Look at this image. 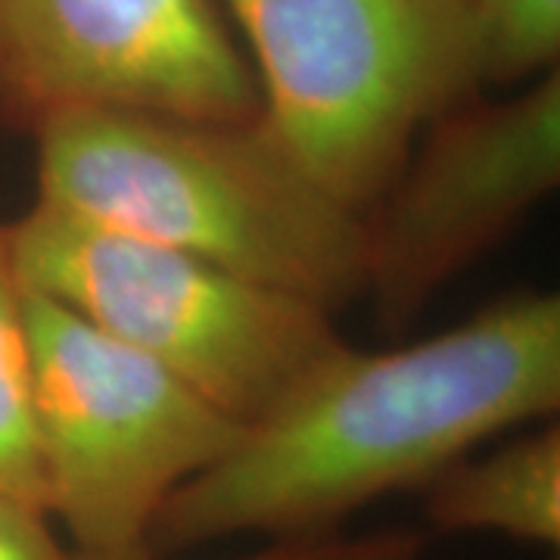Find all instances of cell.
<instances>
[{
	"instance_id": "12",
	"label": "cell",
	"mask_w": 560,
	"mask_h": 560,
	"mask_svg": "<svg viewBox=\"0 0 560 560\" xmlns=\"http://www.w3.org/2000/svg\"><path fill=\"white\" fill-rule=\"evenodd\" d=\"M50 511L35 501L0 492V560H75L50 529Z\"/></svg>"
},
{
	"instance_id": "5",
	"label": "cell",
	"mask_w": 560,
	"mask_h": 560,
	"mask_svg": "<svg viewBox=\"0 0 560 560\" xmlns=\"http://www.w3.org/2000/svg\"><path fill=\"white\" fill-rule=\"evenodd\" d=\"M28 337L47 511L69 529L79 558L147 545L165 499L231 452L246 427L32 290Z\"/></svg>"
},
{
	"instance_id": "7",
	"label": "cell",
	"mask_w": 560,
	"mask_h": 560,
	"mask_svg": "<svg viewBox=\"0 0 560 560\" xmlns=\"http://www.w3.org/2000/svg\"><path fill=\"white\" fill-rule=\"evenodd\" d=\"M94 109L256 119L259 84L219 0H0V125Z\"/></svg>"
},
{
	"instance_id": "3",
	"label": "cell",
	"mask_w": 560,
	"mask_h": 560,
	"mask_svg": "<svg viewBox=\"0 0 560 560\" xmlns=\"http://www.w3.org/2000/svg\"><path fill=\"white\" fill-rule=\"evenodd\" d=\"M10 243L32 293L162 364L241 427L346 349L318 302L47 200L10 221Z\"/></svg>"
},
{
	"instance_id": "11",
	"label": "cell",
	"mask_w": 560,
	"mask_h": 560,
	"mask_svg": "<svg viewBox=\"0 0 560 560\" xmlns=\"http://www.w3.org/2000/svg\"><path fill=\"white\" fill-rule=\"evenodd\" d=\"M420 539L415 533H374V536H296V539H275L253 555L234 560H420ZM75 560H165L150 545H138L119 555Z\"/></svg>"
},
{
	"instance_id": "10",
	"label": "cell",
	"mask_w": 560,
	"mask_h": 560,
	"mask_svg": "<svg viewBox=\"0 0 560 560\" xmlns=\"http://www.w3.org/2000/svg\"><path fill=\"white\" fill-rule=\"evenodd\" d=\"M477 38L482 84H517L558 69L560 0H460Z\"/></svg>"
},
{
	"instance_id": "8",
	"label": "cell",
	"mask_w": 560,
	"mask_h": 560,
	"mask_svg": "<svg viewBox=\"0 0 560 560\" xmlns=\"http://www.w3.org/2000/svg\"><path fill=\"white\" fill-rule=\"evenodd\" d=\"M427 517L445 533H501L517 541H560V430L545 427L501 448L464 455L423 486Z\"/></svg>"
},
{
	"instance_id": "1",
	"label": "cell",
	"mask_w": 560,
	"mask_h": 560,
	"mask_svg": "<svg viewBox=\"0 0 560 560\" xmlns=\"http://www.w3.org/2000/svg\"><path fill=\"white\" fill-rule=\"evenodd\" d=\"M558 408V293L504 296L389 352L346 346L180 482L147 545L168 555L237 533L324 536L368 501L423 489L482 440Z\"/></svg>"
},
{
	"instance_id": "4",
	"label": "cell",
	"mask_w": 560,
	"mask_h": 560,
	"mask_svg": "<svg viewBox=\"0 0 560 560\" xmlns=\"http://www.w3.org/2000/svg\"><path fill=\"white\" fill-rule=\"evenodd\" d=\"M259 84V119L346 206L368 212L411 143L480 94L460 0H219Z\"/></svg>"
},
{
	"instance_id": "2",
	"label": "cell",
	"mask_w": 560,
	"mask_h": 560,
	"mask_svg": "<svg viewBox=\"0 0 560 560\" xmlns=\"http://www.w3.org/2000/svg\"><path fill=\"white\" fill-rule=\"evenodd\" d=\"M38 200L165 243L334 312L364 293V212L261 119L94 109L44 125Z\"/></svg>"
},
{
	"instance_id": "9",
	"label": "cell",
	"mask_w": 560,
	"mask_h": 560,
	"mask_svg": "<svg viewBox=\"0 0 560 560\" xmlns=\"http://www.w3.org/2000/svg\"><path fill=\"white\" fill-rule=\"evenodd\" d=\"M0 492L47 508V480L32 408L28 287L13 259L10 221H0Z\"/></svg>"
},
{
	"instance_id": "6",
	"label": "cell",
	"mask_w": 560,
	"mask_h": 560,
	"mask_svg": "<svg viewBox=\"0 0 560 560\" xmlns=\"http://www.w3.org/2000/svg\"><path fill=\"white\" fill-rule=\"evenodd\" d=\"M560 184V75L448 106L364 212V293L401 330L448 280L511 237Z\"/></svg>"
}]
</instances>
